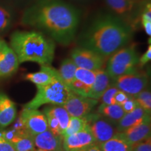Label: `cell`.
Here are the masks:
<instances>
[{
    "label": "cell",
    "instance_id": "6da1fadb",
    "mask_svg": "<svg viewBox=\"0 0 151 151\" xmlns=\"http://www.w3.org/2000/svg\"><path fill=\"white\" fill-rule=\"evenodd\" d=\"M81 18L80 10L65 0H37L24 11L21 23L67 46L76 39Z\"/></svg>",
    "mask_w": 151,
    "mask_h": 151
},
{
    "label": "cell",
    "instance_id": "4fadbf2b",
    "mask_svg": "<svg viewBox=\"0 0 151 151\" xmlns=\"http://www.w3.org/2000/svg\"><path fill=\"white\" fill-rule=\"evenodd\" d=\"M97 143L88 125L86 129L74 134L65 137L62 139L63 151H87Z\"/></svg>",
    "mask_w": 151,
    "mask_h": 151
},
{
    "label": "cell",
    "instance_id": "2e32d148",
    "mask_svg": "<svg viewBox=\"0 0 151 151\" xmlns=\"http://www.w3.org/2000/svg\"><path fill=\"white\" fill-rule=\"evenodd\" d=\"M24 78L32 83L36 86H43L60 78V77L58 70L55 68L51 66L42 65L41 66L40 70L27 73Z\"/></svg>",
    "mask_w": 151,
    "mask_h": 151
},
{
    "label": "cell",
    "instance_id": "e0dca14e",
    "mask_svg": "<svg viewBox=\"0 0 151 151\" xmlns=\"http://www.w3.org/2000/svg\"><path fill=\"white\" fill-rule=\"evenodd\" d=\"M150 120L133 126L120 132L130 146L150 138Z\"/></svg>",
    "mask_w": 151,
    "mask_h": 151
},
{
    "label": "cell",
    "instance_id": "f1b7e54d",
    "mask_svg": "<svg viewBox=\"0 0 151 151\" xmlns=\"http://www.w3.org/2000/svg\"><path fill=\"white\" fill-rule=\"evenodd\" d=\"M141 22L145 32L150 37L151 35V9L150 3H147V4L143 9L141 16Z\"/></svg>",
    "mask_w": 151,
    "mask_h": 151
},
{
    "label": "cell",
    "instance_id": "484cf974",
    "mask_svg": "<svg viewBox=\"0 0 151 151\" xmlns=\"http://www.w3.org/2000/svg\"><path fill=\"white\" fill-rule=\"evenodd\" d=\"M86 127L87 122L85 118H77V117L70 116L69 123L64 132L63 138L78 133V132L86 129Z\"/></svg>",
    "mask_w": 151,
    "mask_h": 151
},
{
    "label": "cell",
    "instance_id": "836d02e7",
    "mask_svg": "<svg viewBox=\"0 0 151 151\" xmlns=\"http://www.w3.org/2000/svg\"><path fill=\"white\" fill-rule=\"evenodd\" d=\"M151 60V46L150 44L147 48L146 51L143 53V55L141 58H139V65L141 67H143V66L146 65L147 63H148Z\"/></svg>",
    "mask_w": 151,
    "mask_h": 151
},
{
    "label": "cell",
    "instance_id": "ac0fdd59",
    "mask_svg": "<svg viewBox=\"0 0 151 151\" xmlns=\"http://www.w3.org/2000/svg\"><path fill=\"white\" fill-rule=\"evenodd\" d=\"M33 140L37 148L46 151H63L62 139L49 129L34 136Z\"/></svg>",
    "mask_w": 151,
    "mask_h": 151
},
{
    "label": "cell",
    "instance_id": "1f68e13d",
    "mask_svg": "<svg viewBox=\"0 0 151 151\" xmlns=\"http://www.w3.org/2000/svg\"><path fill=\"white\" fill-rule=\"evenodd\" d=\"M121 106L122 109H123V111H124V113H127L132 112V111L134 110L137 107L139 106V104H138V103L137 102L134 98L130 96L129 99L126 101H124L121 105Z\"/></svg>",
    "mask_w": 151,
    "mask_h": 151
},
{
    "label": "cell",
    "instance_id": "d590c367",
    "mask_svg": "<svg viewBox=\"0 0 151 151\" xmlns=\"http://www.w3.org/2000/svg\"><path fill=\"white\" fill-rule=\"evenodd\" d=\"M87 151H101V150L100 148L99 144L96 143V144H94L93 146H92L90 148H88Z\"/></svg>",
    "mask_w": 151,
    "mask_h": 151
},
{
    "label": "cell",
    "instance_id": "8992f818",
    "mask_svg": "<svg viewBox=\"0 0 151 151\" xmlns=\"http://www.w3.org/2000/svg\"><path fill=\"white\" fill-rule=\"evenodd\" d=\"M87 125L98 144L108 141L118 133L117 123L99 113H90L85 117Z\"/></svg>",
    "mask_w": 151,
    "mask_h": 151
},
{
    "label": "cell",
    "instance_id": "7402d4cb",
    "mask_svg": "<svg viewBox=\"0 0 151 151\" xmlns=\"http://www.w3.org/2000/svg\"><path fill=\"white\" fill-rule=\"evenodd\" d=\"M77 68L71 58H66L62 62L59 70H58L61 80L69 88L75 79V73Z\"/></svg>",
    "mask_w": 151,
    "mask_h": 151
},
{
    "label": "cell",
    "instance_id": "8d00e7d4",
    "mask_svg": "<svg viewBox=\"0 0 151 151\" xmlns=\"http://www.w3.org/2000/svg\"><path fill=\"white\" fill-rule=\"evenodd\" d=\"M11 1H14V2H16V3H31L32 4L33 2H35V1H37V0H11Z\"/></svg>",
    "mask_w": 151,
    "mask_h": 151
},
{
    "label": "cell",
    "instance_id": "f546056e",
    "mask_svg": "<svg viewBox=\"0 0 151 151\" xmlns=\"http://www.w3.org/2000/svg\"><path fill=\"white\" fill-rule=\"evenodd\" d=\"M118 89L114 86H111L108 90L106 91L100 99H101V104H114V101H113V97L115 94L118 91Z\"/></svg>",
    "mask_w": 151,
    "mask_h": 151
},
{
    "label": "cell",
    "instance_id": "7c38bea8",
    "mask_svg": "<svg viewBox=\"0 0 151 151\" xmlns=\"http://www.w3.org/2000/svg\"><path fill=\"white\" fill-rule=\"evenodd\" d=\"M19 65L16 52L4 40L0 39V80L14 75Z\"/></svg>",
    "mask_w": 151,
    "mask_h": 151
},
{
    "label": "cell",
    "instance_id": "cb8c5ba5",
    "mask_svg": "<svg viewBox=\"0 0 151 151\" xmlns=\"http://www.w3.org/2000/svg\"><path fill=\"white\" fill-rule=\"evenodd\" d=\"M11 143L16 151H35V145L34 143L33 137L29 134H17L11 139Z\"/></svg>",
    "mask_w": 151,
    "mask_h": 151
},
{
    "label": "cell",
    "instance_id": "44dd1931",
    "mask_svg": "<svg viewBox=\"0 0 151 151\" xmlns=\"http://www.w3.org/2000/svg\"><path fill=\"white\" fill-rule=\"evenodd\" d=\"M101 151H130L131 146L122 137L120 132L105 142L99 143Z\"/></svg>",
    "mask_w": 151,
    "mask_h": 151
},
{
    "label": "cell",
    "instance_id": "4316f807",
    "mask_svg": "<svg viewBox=\"0 0 151 151\" xmlns=\"http://www.w3.org/2000/svg\"><path fill=\"white\" fill-rule=\"evenodd\" d=\"M75 78L80 81L87 86L91 88L95 78V71L77 68L75 73Z\"/></svg>",
    "mask_w": 151,
    "mask_h": 151
},
{
    "label": "cell",
    "instance_id": "83f0119b",
    "mask_svg": "<svg viewBox=\"0 0 151 151\" xmlns=\"http://www.w3.org/2000/svg\"><path fill=\"white\" fill-rule=\"evenodd\" d=\"M134 98L139 106L143 108L147 113H150L151 112V93L150 90H143V91L139 92Z\"/></svg>",
    "mask_w": 151,
    "mask_h": 151
},
{
    "label": "cell",
    "instance_id": "5bb4252c",
    "mask_svg": "<svg viewBox=\"0 0 151 151\" xmlns=\"http://www.w3.org/2000/svg\"><path fill=\"white\" fill-rule=\"evenodd\" d=\"M97 104L98 100L74 94L61 106L66 109L70 116L85 118L91 113Z\"/></svg>",
    "mask_w": 151,
    "mask_h": 151
},
{
    "label": "cell",
    "instance_id": "4dcf8cb0",
    "mask_svg": "<svg viewBox=\"0 0 151 151\" xmlns=\"http://www.w3.org/2000/svg\"><path fill=\"white\" fill-rule=\"evenodd\" d=\"M130 151H151L150 138L132 145Z\"/></svg>",
    "mask_w": 151,
    "mask_h": 151
},
{
    "label": "cell",
    "instance_id": "d6986e66",
    "mask_svg": "<svg viewBox=\"0 0 151 151\" xmlns=\"http://www.w3.org/2000/svg\"><path fill=\"white\" fill-rule=\"evenodd\" d=\"M112 79L105 69H100L95 71V78L91 87L88 97L99 100L104 93L111 86Z\"/></svg>",
    "mask_w": 151,
    "mask_h": 151
},
{
    "label": "cell",
    "instance_id": "9a60e30c",
    "mask_svg": "<svg viewBox=\"0 0 151 151\" xmlns=\"http://www.w3.org/2000/svg\"><path fill=\"white\" fill-rule=\"evenodd\" d=\"M150 120V114L141 106H138L132 112L125 113L117 123V131L122 132L128 128Z\"/></svg>",
    "mask_w": 151,
    "mask_h": 151
},
{
    "label": "cell",
    "instance_id": "ba28073f",
    "mask_svg": "<svg viewBox=\"0 0 151 151\" xmlns=\"http://www.w3.org/2000/svg\"><path fill=\"white\" fill-rule=\"evenodd\" d=\"M43 113L46 117L48 129L53 134L63 139V134L70 116L63 106L59 105H51L43 109Z\"/></svg>",
    "mask_w": 151,
    "mask_h": 151
},
{
    "label": "cell",
    "instance_id": "74e56055",
    "mask_svg": "<svg viewBox=\"0 0 151 151\" xmlns=\"http://www.w3.org/2000/svg\"><path fill=\"white\" fill-rule=\"evenodd\" d=\"M70 1H76V2H87V1H89L90 0H70Z\"/></svg>",
    "mask_w": 151,
    "mask_h": 151
},
{
    "label": "cell",
    "instance_id": "52a82bcc",
    "mask_svg": "<svg viewBox=\"0 0 151 151\" xmlns=\"http://www.w3.org/2000/svg\"><path fill=\"white\" fill-rule=\"evenodd\" d=\"M148 83V76L145 73L136 71L113 79L111 82V86L116 87L129 96L134 97L145 90Z\"/></svg>",
    "mask_w": 151,
    "mask_h": 151
},
{
    "label": "cell",
    "instance_id": "277c9868",
    "mask_svg": "<svg viewBox=\"0 0 151 151\" xmlns=\"http://www.w3.org/2000/svg\"><path fill=\"white\" fill-rule=\"evenodd\" d=\"M37 93L24 108L38 109L45 104H64L74 93L61 79H57L46 86H37Z\"/></svg>",
    "mask_w": 151,
    "mask_h": 151
},
{
    "label": "cell",
    "instance_id": "30bf717a",
    "mask_svg": "<svg viewBox=\"0 0 151 151\" xmlns=\"http://www.w3.org/2000/svg\"><path fill=\"white\" fill-rule=\"evenodd\" d=\"M105 3L111 14L134 28L138 17L137 0H105Z\"/></svg>",
    "mask_w": 151,
    "mask_h": 151
},
{
    "label": "cell",
    "instance_id": "5b68a950",
    "mask_svg": "<svg viewBox=\"0 0 151 151\" xmlns=\"http://www.w3.org/2000/svg\"><path fill=\"white\" fill-rule=\"evenodd\" d=\"M139 60V53L134 46H124L108 58L105 70L113 80L137 71Z\"/></svg>",
    "mask_w": 151,
    "mask_h": 151
},
{
    "label": "cell",
    "instance_id": "7a4b0ae2",
    "mask_svg": "<svg viewBox=\"0 0 151 151\" xmlns=\"http://www.w3.org/2000/svg\"><path fill=\"white\" fill-rule=\"evenodd\" d=\"M134 28L112 14L93 19L78 38L79 47L97 52L105 59L131 41Z\"/></svg>",
    "mask_w": 151,
    "mask_h": 151
},
{
    "label": "cell",
    "instance_id": "e575fe53",
    "mask_svg": "<svg viewBox=\"0 0 151 151\" xmlns=\"http://www.w3.org/2000/svg\"><path fill=\"white\" fill-rule=\"evenodd\" d=\"M0 151H16L12 145L4 139L0 140Z\"/></svg>",
    "mask_w": 151,
    "mask_h": 151
},
{
    "label": "cell",
    "instance_id": "8fae6325",
    "mask_svg": "<svg viewBox=\"0 0 151 151\" xmlns=\"http://www.w3.org/2000/svg\"><path fill=\"white\" fill-rule=\"evenodd\" d=\"M20 118L26 130L32 137L48 129L46 116L38 109L24 108Z\"/></svg>",
    "mask_w": 151,
    "mask_h": 151
},
{
    "label": "cell",
    "instance_id": "f35d334b",
    "mask_svg": "<svg viewBox=\"0 0 151 151\" xmlns=\"http://www.w3.org/2000/svg\"><path fill=\"white\" fill-rule=\"evenodd\" d=\"M3 139H4V131L0 132V140Z\"/></svg>",
    "mask_w": 151,
    "mask_h": 151
},
{
    "label": "cell",
    "instance_id": "ffe728a7",
    "mask_svg": "<svg viewBox=\"0 0 151 151\" xmlns=\"http://www.w3.org/2000/svg\"><path fill=\"white\" fill-rule=\"evenodd\" d=\"M16 106L6 94L0 92V126L7 127L16 118Z\"/></svg>",
    "mask_w": 151,
    "mask_h": 151
},
{
    "label": "cell",
    "instance_id": "603a6c76",
    "mask_svg": "<svg viewBox=\"0 0 151 151\" xmlns=\"http://www.w3.org/2000/svg\"><path fill=\"white\" fill-rule=\"evenodd\" d=\"M97 113L116 123L125 114L121 106L116 104L109 105L101 104L97 109Z\"/></svg>",
    "mask_w": 151,
    "mask_h": 151
},
{
    "label": "cell",
    "instance_id": "d4e9b609",
    "mask_svg": "<svg viewBox=\"0 0 151 151\" xmlns=\"http://www.w3.org/2000/svg\"><path fill=\"white\" fill-rule=\"evenodd\" d=\"M13 11L6 6L0 4V35L10 29L14 22Z\"/></svg>",
    "mask_w": 151,
    "mask_h": 151
},
{
    "label": "cell",
    "instance_id": "ab89813d",
    "mask_svg": "<svg viewBox=\"0 0 151 151\" xmlns=\"http://www.w3.org/2000/svg\"><path fill=\"white\" fill-rule=\"evenodd\" d=\"M35 151H46L44 150H42V149H39V148H37V149H35Z\"/></svg>",
    "mask_w": 151,
    "mask_h": 151
},
{
    "label": "cell",
    "instance_id": "3957f363",
    "mask_svg": "<svg viewBox=\"0 0 151 151\" xmlns=\"http://www.w3.org/2000/svg\"><path fill=\"white\" fill-rule=\"evenodd\" d=\"M10 46L16 52L19 63L32 62L51 65L54 60V41L38 31H16L11 36Z\"/></svg>",
    "mask_w": 151,
    "mask_h": 151
},
{
    "label": "cell",
    "instance_id": "d6a6232c",
    "mask_svg": "<svg viewBox=\"0 0 151 151\" xmlns=\"http://www.w3.org/2000/svg\"><path fill=\"white\" fill-rule=\"evenodd\" d=\"M130 96L128 95L124 92L121 91V90H118L116 93L115 94L114 97H113V101H114V104H118L121 106L124 101H126L129 99Z\"/></svg>",
    "mask_w": 151,
    "mask_h": 151
},
{
    "label": "cell",
    "instance_id": "9c48e42d",
    "mask_svg": "<svg viewBox=\"0 0 151 151\" xmlns=\"http://www.w3.org/2000/svg\"><path fill=\"white\" fill-rule=\"evenodd\" d=\"M71 59L78 68L91 71L102 69L106 60L97 52L79 46L71 50Z\"/></svg>",
    "mask_w": 151,
    "mask_h": 151
}]
</instances>
